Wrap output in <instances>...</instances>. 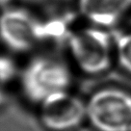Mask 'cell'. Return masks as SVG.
Returning <instances> with one entry per match:
<instances>
[{"label": "cell", "mask_w": 131, "mask_h": 131, "mask_svg": "<svg viewBox=\"0 0 131 131\" xmlns=\"http://www.w3.org/2000/svg\"><path fill=\"white\" fill-rule=\"evenodd\" d=\"M108 29L88 24L74 30L67 47L76 69L88 76H99L115 63V38Z\"/></svg>", "instance_id": "6da1fadb"}, {"label": "cell", "mask_w": 131, "mask_h": 131, "mask_svg": "<svg viewBox=\"0 0 131 131\" xmlns=\"http://www.w3.org/2000/svg\"><path fill=\"white\" fill-rule=\"evenodd\" d=\"M72 73L65 62L50 56H38L30 60L20 76L24 97L40 105L50 95L70 91Z\"/></svg>", "instance_id": "7a4b0ae2"}, {"label": "cell", "mask_w": 131, "mask_h": 131, "mask_svg": "<svg viewBox=\"0 0 131 131\" xmlns=\"http://www.w3.org/2000/svg\"><path fill=\"white\" fill-rule=\"evenodd\" d=\"M87 122L95 131H131V92L100 87L86 99Z\"/></svg>", "instance_id": "3957f363"}, {"label": "cell", "mask_w": 131, "mask_h": 131, "mask_svg": "<svg viewBox=\"0 0 131 131\" xmlns=\"http://www.w3.org/2000/svg\"><path fill=\"white\" fill-rule=\"evenodd\" d=\"M0 41L14 53H25L42 41L41 19L23 7L10 6L0 14Z\"/></svg>", "instance_id": "277c9868"}, {"label": "cell", "mask_w": 131, "mask_h": 131, "mask_svg": "<svg viewBox=\"0 0 131 131\" xmlns=\"http://www.w3.org/2000/svg\"><path fill=\"white\" fill-rule=\"evenodd\" d=\"M39 106L40 121L49 131H73L87 122L86 100L70 91L50 95Z\"/></svg>", "instance_id": "5b68a950"}, {"label": "cell", "mask_w": 131, "mask_h": 131, "mask_svg": "<svg viewBox=\"0 0 131 131\" xmlns=\"http://www.w3.org/2000/svg\"><path fill=\"white\" fill-rule=\"evenodd\" d=\"M76 11L88 24L108 29L131 11V0H76Z\"/></svg>", "instance_id": "8992f818"}, {"label": "cell", "mask_w": 131, "mask_h": 131, "mask_svg": "<svg viewBox=\"0 0 131 131\" xmlns=\"http://www.w3.org/2000/svg\"><path fill=\"white\" fill-rule=\"evenodd\" d=\"M75 16L72 13H63L48 19H41L42 41H55L67 42L72 34Z\"/></svg>", "instance_id": "52a82bcc"}, {"label": "cell", "mask_w": 131, "mask_h": 131, "mask_svg": "<svg viewBox=\"0 0 131 131\" xmlns=\"http://www.w3.org/2000/svg\"><path fill=\"white\" fill-rule=\"evenodd\" d=\"M115 62L121 70L131 76V31L115 39Z\"/></svg>", "instance_id": "ba28073f"}, {"label": "cell", "mask_w": 131, "mask_h": 131, "mask_svg": "<svg viewBox=\"0 0 131 131\" xmlns=\"http://www.w3.org/2000/svg\"><path fill=\"white\" fill-rule=\"evenodd\" d=\"M16 73V64L10 58L0 57V86L11 81Z\"/></svg>", "instance_id": "9c48e42d"}, {"label": "cell", "mask_w": 131, "mask_h": 131, "mask_svg": "<svg viewBox=\"0 0 131 131\" xmlns=\"http://www.w3.org/2000/svg\"><path fill=\"white\" fill-rule=\"evenodd\" d=\"M13 1H14V0H0V8L4 10V9L8 8L10 6H12Z\"/></svg>", "instance_id": "30bf717a"}]
</instances>
